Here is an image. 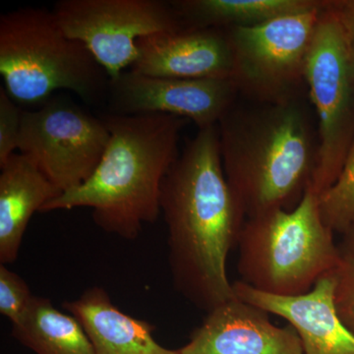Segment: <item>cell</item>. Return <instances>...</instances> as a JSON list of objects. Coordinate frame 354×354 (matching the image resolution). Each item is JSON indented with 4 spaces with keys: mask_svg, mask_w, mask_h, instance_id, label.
Returning <instances> with one entry per match:
<instances>
[{
    "mask_svg": "<svg viewBox=\"0 0 354 354\" xmlns=\"http://www.w3.org/2000/svg\"><path fill=\"white\" fill-rule=\"evenodd\" d=\"M174 286L207 313L236 297L228 254L246 221L221 162L218 125L198 130L171 165L160 190Z\"/></svg>",
    "mask_w": 354,
    "mask_h": 354,
    "instance_id": "6da1fadb",
    "label": "cell"
},
{
    "mask_svg": "<svg viewBox=\"0 0 354 354\" xmlns=\"http://www.w3.org/2000/svg\"><path fill=\"white\" fill-rule=\"evenodd\" d=\"M248 102H235L218 123L223 171L246 218L295 208L318 157L308 95L279 104Z\"/></svg>",
    "mask_w": 354,
    "mask_h": 354,
    "instance_id": "7a4b0ae2",
    "label": "cell"
},
{
    "mask_svg": "<svg viewBox=\"0 0 354 354\" xmlns=\"http://www.w3.org/2000/svg\"><path fill=\"white\" fill-rule=\"evenodd\" d=\"M111 138L101 162L82 185L62 192L41 213L91 208L95 225L109 234L135 239L160 214V190L178 158L186 118L165 113H106Z\"/></svg>",
    "mask_w": 354,
    "mask_h": 354,
    "instance_id": "3957f363",
    "label": "cell"
},
{
    "mask_svg": "<svg viewBox=\"0 0 354 354\" xmlns=\"http://www.w3.org/2000/svg\"><path fill=\"white\" fill-rule=\"evenodd\" d=\"M0 74L13 101L36 108L58 90L95 104L109 95L111 83L87 46L65 35L53 10L32 7L0 16Z\"/></svg>",
    "mask_w": 354,
    "mask_h": 354,
    "instance_id": "277c9868",
    "label": "cell"
},
{
    "mask_svg": "<svg viewBox=\"0 0 354 354\" xmlns=\"http://www.w3.org/2000/svg\"><path fill=\"white\" fill-rule=\"evenodd\" d=\"M334 234L311 187L292 209H272L246 218L237 243L241 281L278 297L309 292L342 263Z\"/></svg>",
    "mask_w": 354,
    "mask_h": 354,
    "instance_id": "5b68a950",
    "label": "cell"
},
{
    "mask_svg": "<svg viewBox=\"0 0 354 354\" xmlns=\"http://www.w3.org/2000/svg\"><path fill=\"white\" fill-rule=\"evenodd\" d=\"M305 83L318 132L310 187L320 196L341 174L354 137V57L329 0L310 46Z\"/></svg>",
    "mask_w": 354,
    "mask_h": 354,
    "instance_id": "8992f818",
    "label": "cell"
},
{
    "mask_svg": "<svg viewBox=\"0 0 354 354\" xmlns=\"http://www.w3.org/2000/svg\"><path fill=\"white\" fill-rule=\"evenodd\" d=\"M322 6L252 27L227 29L232 80L247 101L279 104L307 95L305 68Z\"/></svg>",
    "mask_w": 354,
    "mask_h": 354,
    "instance_id": "52a82bcc",
    "label": "cell"
},
{
    "mask_svg": "<svg viewBox=\"0 0 354 354\" xmlns=\"http://www.w3.org/2000/svg\"><path fill=\"white\" fill-rule=\"evenodd\" d=\"M106 123L73 102L53 97L24 111L17 150L62 192L93 176L108 148Z\"/></svg>",
    "mask_w": 354,
    "mask_h": 354,
    "instance_id": "ba28073f",
    "label": "cell"
},
{
    "mask_svg": "<svg viewBox=\"0 0 354 354\" xmlns=\"http://www.w3.org/2000/svg\"><path fill=\"white\" fill-rule=\"evenodd\" d=\"M53 12L65 35L85 44L111 80L134 64L139 39L183 30L171 1L162 0H60Z\"/></svg>",
    "mask_w": 354,
    "mask_h": 354,
    "instance_id": "9c48e42d",
    "label": "cell"
},
{
    "mask_svg": "<svg viewBox=\"0 0 354 354\" xmlns=\"http://www.w3.org/2000/svg\"><path fill=\"white\" fill-rule=\"evenodd\" d=\"M239 95L232 79L160 78L129 70L111 80L108 97L111 113L171 114L203 129L218 125Z\"/></svg>",
    "mask_w": 354,
    "mask_h": 354,
    "instance_id": "30bf717a",
    "label": "cell"
},
{
    "mask_svg": "<svg viewBox=\"0 0 354 354\" xmlns=\"http://www.w3.org/2000/svg\"><path fill=\"white\" fill-rule=\"evenodd\" d=\"M178 354H304L297 333L235 297L207 313Z\"/></svg>",
    "mask_w": 354,
    "mask_h": 354,
    "instance_id": "8fae6325",
    "label": "cell"
},
{
    "mask_svg": "<svg viewBox=\"0 0 354 354\" xmlns=\"http://www.w3.org/2000/svg\"><path fill=\"white\" fill-rule=\"evenodd\" d=\"M131 71L174 79H232V48L227 30H179L157 32L137 41Z\"/></svg>",
    "mask_w": 354,
    "mask_h": 354,
    "instance_id": "7c38bea8",
    "label": "cell"
},
{
    "mask_svg": "<svg viewBox=\"0 0 354 354\" xmlns=\"http://www.w3.org/2000/svg\"><path fill=\"white\" fill-rule=\"evenodd\" d=\"M333 272L298 297L268 295L241 281L234 283V292L247 304L285 319L297 333L304 354H354V335L335 309Z\"/></svg>",
    "mask_w": 354,
    "mask_h": 354,
    "instance_id": "4fadbf2b",
    "label": "cell"
},
{
    "mask_svg": "<svg viewBox=\"0 0 354 354\" xmlns=\"http://www.w3.org/2000/svg\"><path fill=\"white\" fill-rule=\"evenodd\" d=\"M62 307L81 323L95 354H178L160 346L153 325L121 311L100 286Z\"/></svg>",
    "mask_w": 354,
    "mask_h": 354,
    "instance_id": "5bb4252c",
    "label": "cell"
},
{
    "mask_svg": "<svg viewBox=\"0 0 354 354\" xmlns=\"http://www.w3.org/2000/svg\"><path fill=\"white\" fill-rule=\"evenodd\" d=\"M0 169V263L7 265L17 259L32 215L62 192L20 153Z\"/></svg>",
    "mask_w": 354,
    "mask_h": 354,
    "instance_id": "9a60e30c",
    "label": "cell"
},
{
    "mask_svg": "<svg viewBox=\"0 0 354 354\" xmlns=\"http://www.w3.org/2000/svg\"><path fill=\"white\" fill-rule=\"evenodd\" d=\"M324 0H176L184 30L252 27L322 6Z\"/></svg>",
    "mask_w": 354,
    "mask_h": 354,
    "instance_id": "2e32d148",
    "label": "cell"
},
{
    "mask_svg": "<svg viewBox=\"0 0 354 354\" xmlns=\"http://www.w3.org/2000/svg\"><path fill=\"white\" fill-rule=\"evenodd\" d=\"M12 335L37 354H95L81 323L55 308L48 298L34 297Z\"/></svg>",
    "mask_w": 354,
    "mask_h": 354,
    "instance_id": "e0dca14e",
    "label": "cell"
},
{
    "mask_svg": "<svg viewBox=\"0 0 354 354\" xmlns=\"http://www.w3.org/2000/svg\"><path fill=\"white\" fill-rule=\"evenodd\" d=\"M321 215L334 232L344 234L354 225V137L341 174L319 196Z\"/></svg>",
    "mask_w": 354,
    "mask_h": 354,
    "instance_id": "ac0fdd59",
    "label": "cell"
},
{
    "mask_svg": "<svg viewBox=\"0 0 354 354\" xmlns=\"http://www.w3.org/2000/svg\"><path fill=\"white\" fill-rule=\"evenodd\" d=\"M32 298L34 295L24 279L10 271L6 265H0V313L6 316L12 326L24 318Z\"/></svg>",
    "mask_w": 354,
    "mask_h": 354,
    "instance_id": "d6986e66",
    "label": "cell"
},
{
    "mask_svg": "<svg viewBox=\"0 0 354 354\" xmlns=\"http://www.w3.org/2000/svg\"><path fill=\"white\" fill-rule=\"evenodd\" d=\"M24 109L0 87V167L17 150Z\"/></svg>",
    "mask_w": 354,
    "mask_h": 354,
    "instance_id": "ffe728a7",
    "label": "cell"
},
{
    "mask_svg": "<svg viewBox=\"0 0 354 354\" xmlns=\"http://www.w3.org/2000/svg\"><path fill=\"white\" fill-rule=\"evenodd\" d=\"M333 274L335 281L334 301L337 315L354 335V266L342 260Z\"/></svg>",
    "mask_w": 354,
    "mask_h": 354,
    "instance_id": "44dd1931",
    "label": "cell"
},
{
    "mask_svg": "<svg viewBox=\"0 0 354 354\" xmlns=\"http://www.w3.org/2000/svg\"><path fill=\"white\" fill-rule=\"evenodd\" d=\"M329 7L337 16L354 57V0H329Z\"/></svg>",
    "mask_w": 354,
    "mask_h": 354,
    "instance_id": "7402d4cb",
    "label": "cell"
},
{
    "mask_svg": "<svg viewBox=\"0 0 354 354\" xmlns=\"http://www.w3.org/2000/svg\"><path fill=\"white\" fill-rule=\"evenodd\" d=\"M342 259L354 266V225L342 234V241L337 244Z\"/></svg>",
    "mask_w": 354,
    "mask_h": 354,
    "instance_id": "603a6c76",
    "label": "cell"
}]
</instances>
